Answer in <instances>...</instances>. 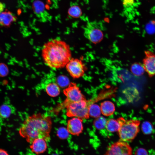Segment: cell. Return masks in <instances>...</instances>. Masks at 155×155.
Masks as SVG:
<instances>
[{"label":"cell","mask_w":155,"mask_h":155,"mask_svg":"<svg viewBox=\"0 0 155 155\" xmlns=\"http://www.w3.org/2000/svg\"><path fill=\"white\" fill-rule=\"evenodd\" d=\"M91 104L85 99L70 103L65 108L66 115L69 117H77L82 119H88L89 117L88 108Z\"/></svg>","instance_id":"4"},{"label":"cell","mask_w":155,"mask_h":155,"mask_svg":"<svg viewBox=\"0 0 155 155\" xmlns=\"http://www.w3.org/2000/svg\"><path fill=\"white\" fill-rule=\"evenodd\" d=\"M15 20L13 15L9 12H3L0 13V24L8 26Z\"/></svg>","instance_id":"14"},{"label":"cell","mask_w":155,"mask_h":155,"mask_svg":"<svg viewBox=\"0 0 155 155\" xmlns=\"http://www.w3.org/2000/svg\"><path fill=\"white\" fill-rule=\"evenodd\" d=\"M52 121L51 117L40 113L28 117L19 130V133L29 143L35 139L42 138L48 141L50 138Z\"/></svg>","instance_id":"1"},{"label":"cell","mask_w":155,"mask_h":155,"mask_svg":"<svg viewBox=\"0 0 155 155\" xmlns=\"http://www.w3.org/2000/svg\"><path fill=\"white\" fill-rule=\"evenodd\" d=\"M130 70L134 75L138 76L142 75L145 71L143 65L137 63L131 65Z\"/></svg>","instance_id":"18"},{"label":"cell","mask_w":155,"mask_h":155,"mask_svg":"<svg viewBox=\"0 0 155 155\" xmlns=\"http://www.w3.org/2000/svg\"><path fill=\"white\" fill-rule=\"evenodd\" d=\"M12 113L11 106L8 104H4L0 106V117L6 119L9 117Z\"/></svg>","instance_id":"16"},{"label":"cell","mask_w":155,"mask_h":155,"mask_svg":"<svg viewBox=\"0 0 155 155\" xmlns=\"http://www.w3.org/2000/svg\"><path fill=\"white\" fill-rule=\"evenodd\" d=\"M120 127L117 119H111L107 121L105 128L108 131L111 132L118 131Z\"/></svg>","instance_id":"15"},{"label":"cell","mask_w":155,"mask_h":155,"mask_svg":"<svg viewBox=\"0 0 155 155\" xmlns=\"http://www.w3.org/2000/svg\"><path fill=\"white\" fill-rule=\"evenodd\" d=\"M41 55L45 64L55 69L65 67L71 58L69 46L65 41L57 39H52L44 44Z\"/></svg>","instance_id":"2"},{"label":"cell","mask_w":155,"mask_h":155,"mask_svg":"<svg viewBox=\"0 0 155 155\" xmlns=\"http://www.w3.org/2000/svg\"><path fill=\"white\" fill-rule=\"evenodd\" d=\"M106 119L103 117L96 118L94 122L95 127L98 129H102L106 127L107 122Z\"/></svg>","instance_id":"19"},{"label":"cell","mask_w":155,"mask_h":155,"mask_svg":"<svg viewBox=\"0 0 155 155\" xmlns=\"http://www.w3.org/2000/svg\"><path fill=\"white\" fill-rule=\"evenodd\" d=\"M100 108L102 113L106 116L113 115L115 110L114 104L109 101H106L102 102L101 104Z\"/></svg>","instance_id":"12"},{"label":"cell","mask_w":155,"mask_h":155,"mask_svg":"<svg viewBox=\"0 0 155 155\" xmlns=\"http://www.w3.org/2000/svg\"><path fill=\"white\" fill-rule=\"evenodd\" d=\"M52 155H58L57 154H53Z\"/></svg>","instance_id":"30"},{"label":"cell","mask_w":155,"mask_h":155,"mask_svg":"<svg viewBox=\"0 0 155 155\" xmlns=\"http://www.w3.org/2000/svg\"><path fill=\"white\" fill-rule=\"evenodd\" d=\"M144 54L143 65L149 76L152 77L155 75V54L149 51H145Z\"/></svg>","instance_id":"9"},{"label":"cell","mask_w":155,"mask_h":155,"mask_svg":"<svg viewBox=\"0 0 155 155\" xmlns=\"http://www.w3.org/2000/svg\"><path fill=\"white\" fill-rule=\"evenodd\" d=\"M63 93L66 96V98L58 106L57 108L60 110L66 108L70 103L78 102L85 99L79 88L74 83L70 82L68 86L63 90Z\"/></svg>","instance_id":"5"},{"label":"cell","mask_w":155,"mask_h":155,"mask_svg":"<svg viewBox=\"0 0 155 155\" xmlns=\"http://www.w3.org/2000/svg\"><path fill=\"white\" fill-rule=\"evenodd\" d=\"M0 155H9L7 152L4 150L0 149Z\"/></svg>","instance_id":"28"},{"label":"cell","mask_w":155,"mask_h":155,"mask_svg":"<svg viewBox=\"0 0 155 155\" xmlns=\"http://www.w3.org/2000/svg\"><path fill=\"white\" fill-rule=\"evenodd\" d=\"M68 12L71 16L75 18H78L82 14L81 9L77 6L71 7L69 10Z\"/></svg>","instance_id":"22"},{"label":"cell","mask_w":155,"mask_h":155,"mask_svg":"<svg viewBox=\"0 0 155 155\" xmlns=\"http://www.w3.org/2000/svg\"><path fill=\"white\" fill-rule=\"evenodd\" d=\"M5 8V6L3 3L0 2V13L3 12Z\"/></svg>","instance_id":"29"},{"label":"cell","mask_w":155,"mask_h":155,"mask_svg":"<svg viewBox=\"0 0 155 155\" xmlns=\"http://www.w3.org/2000/svg\"><path fill=\"white\" fill-rule=\"evenodd\" d=\"M69 133L67 128L64 127H61L58 129L57 135L59 138L64 139L68 137Z\"/></svg>","instance_id":"23"},{"label":"cell","mask_w":155,"mask_h":155,"mask_svg":"<svg viewBox=\"0 0 155 155\" xmlns=\"http://www.w3.org/2000/svg\"><path fill=\"white\" fill-rule=\"evenodd\" d=\"M45 89L47 94L52 97L57 96L60 92V87L56 83L52 82L49 83L46 86Z\"/></svg>","instance_id":"13"},{"label":"cell","mask_w":155,"mask_h":155,"mask_svg":"<svg viewBox=\"0 0 155 155\" xmlns=\"http://www.w3.org/2000/svg\"><path fill=\"white\" fill-rule=\"evenodd\" d=\"M65 67L70 75L74 79L83 76L87 69L82 61L78 58H71Z\"/></svg>","instance_id":"7"},{"label":"cell","mask_w":155,"mask_h":155,"mask_svg":"<svg viewBox=\"0 0 155 155\" xmlns=\"http://www.w3.org/2000/svg\"><path fill=\"white\" fill-rule=\"evenodd\" d=\"M67 129L69 133L74 135H79L83 129L82 119L77 117L69 119L67 122Z\"/></svg>","instance_id":"10"},{"label":"cell","mask_w":155,"mask_h":155,"mask_svg":"<svg viewBox=\"0 0 155 155\" xmlns=\"http://www.w3.org/2000/svg\"><path fill=\"white\" fill-rule=\"evenodd\" d=\"M59 87L64 88L67 87L70 83L68 78L64 76H61L57 78V83Z\"/></svg>","instance_id":"21"},{"label":"cell","mask_w":155,"mask_h":155,"mask_svg":"<svg viewBox=\"0 0 155 155\" xmlns=\"http://www.w3.org/2000/svg\"><path fill=\"white\" fill-rule=\"evenodd\" d=\"M141 129L144 134L149 135L152 133L154 130V127L150 122L145 121L142 123Z\"/></svg>","instance_id":"20"},{"label":"cell","mask_w":155,"mask_h":155,"mask_svg":"<svg viewBox=\"0 0 155 155\" xmlns=\"http://www.w3.org/2000/svg\"><path fill=\"white\" fill-rule=\"evenodd\" d=\"M34 5L36 11L38 12L42 10L43 5L41 3L37 2L35 3Z\"/></svg>","instance_id":"26"},{"label":"cell","mask_w":155,"mask_h":155,"mask_svg":"<svg viewBox=\"0 0 155 155\" xmlns=\"http://www.w3.org/2000/svg\"><path fill=\"white\" fill-rule=\"evenodd\" d=\"M132 149L127 142L121 140L113 143L108 148L104 155H132Z\"/></svg>","instance_id":"8"},{"label":"cell","mask_w":155,"mask_h":155,"mask_svg":"<svg viewBox=\"0 0 155 155\" xmlns=\"http://www.w3.org/2000/svg\"><path fill=\"white\" fill-rule=\"evenodd\" d=\"M134 2L133 0H124L123 4L126 6L132 5Z\"/></svg>","instance_id":"27"},{"label":"cell","mask_w":155,"mask_h":155,"mask_svg":"<svg viewBox=\"0 0 155 155\" xmlns=\"http://www.w3.org/2000/svg\"><path fill=\"white\" fill-rule=\"evenodd\" d=\"M134 155H148L147 151L143 148H140L135 151Z\"/></svg>","instance_id":"25"},{"label":"cell","mask_w":155,"mask_h":155,"mask_svg":"<svg viewBox=\"0 0 155 155\" xmlns=\"http://www.w3.org/2000/svg\"><path fill=\"white\" fill-rule=\"evenodd\" d=\"M117 119L120 125L118 131L120 140L126 142L132 141L140 131V121L135 119L126 120L122 117Z\"/></svg>","instance_id":"3"},{"label":"cell","mask_w":155,"mask_h":155,"mask_svg":"<svg viewBox=\"0 0 155 155\" xmlns=\"http://www.w3.org/2000/svg\"><path fill=\"white\" fill-rule=\"evenodd\" d=\"M84 32V36L93 44L100 42L103 38L102 30L95 22L88 23L85 27Z\"/></svg>","instance_id":"6"},{"label":"cell","mask_w":155,"mask_h":155,"mask_svg":"<svg viewBox=\"0 0 155 155\" xmlns=\"http://www.w3.org/2000/svg\"><path fill=\"white\" fill-rule=\"evenodd\" d=\"M30 144V148L31 151L37 155L43 153L47 148L46 140L42 138H37Z\"/></svg>","instance_id":"11"},{"label":"cell","mask_w":155,"mask_h":155,"mask_svg":"<svg viewBox=\"0 0 155 155\" xmlns=\"http://www.w3.org/2000/svg\"><path fill=\"white\" fill-rule=\"evenodd\" d=\"M9 70L7 66L3 63H0V76L4 77L8 74Z\"/></svg>","instance_id":"24"},{"label":"cell","mask_w":155,"mask_h":155,"mask_svg":"<svg viewBox=\"0 0 155 155\" xmlns=\"http://www.w3.org/2000/svg\"><path fill=\"white\" fill-rule=\"evenodd\" d=\"M89 116L94 118H97L100 116L101 113L100 106L98 105L91 103L88 108Z\"/></svg>","instance_id":"17"}]
</instances>
